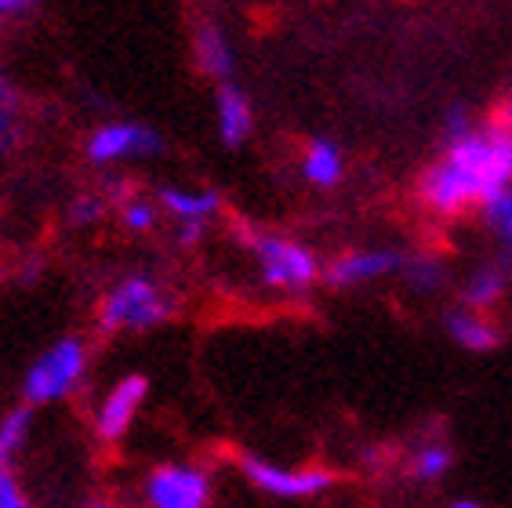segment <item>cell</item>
Listing matches in <instances>:
<instances>
[{
	"label": "cell",
	"instance_id": "1",
	"mask_svg": "<svg viewBox=\"0 0 512 508\" xmlns=\"http://www.w3.org/2000/svg\"><path fill=\"white\" fill-rule=\"evenodd\" d=\"M512 189V131L498 120L476 124L469 135L444 142V153L425 167L418 196L440 218L480 215L494 196Z\"/></svg>",
	"mask_w": 512,
	"mask_h": 508
},
{
	"label": "cell",
	"instance_id": "2",
	"mask_svg": "<svg viewBox=\"0 0 512 508\" xmlns=\"http://www.w3.org/2000/svg\"><path fill=\"white\" fill-rule=\"evenodd\" d=\"M95 316L102 334H142L168 323L175 316V302L153 276L131 273L109 287Z\"/></svg>",
	"mask_w": 512,
	"mask_h": 508
},
{
	"label": "cell",
	"instance_id": "3",
	"mask_svg": "<svg viewBox=\"0 0 512 508\" xmlns=\"http://www.w3.org/2000/svg\"><path fill=\"white\" fill-rule=\"evenodd\" d=\"M88 371V342L77 334H66L55 345L40 352L22 378V403L26 407H48L77 392Z\"/></svg>",
	"mask_w": 512,
	"mask_h": 508
},
{
	"label": "cell",
	"instance_id": "4",
	"mask_svg": "<svg viewBox=\"0 0 512 508\" xmlns=\"http://www.w3.org/2000/svg\"><path fill=\"white\" fill-rule=\"evenodd\" d=\"M244 240H247V247H251V258H255V265H258L262 284L273 287V291H309V287L324 276L320 258H316L306 244L291 240V236L247 229Z\"/></svg>",
	"mask_w": 512,
	"mask_h": 508
},
{
	"label": "cell",
	"instance_id": "5",
	"mask_svg": "<svg viewBox=\"0 0 512 508\" xmlns=\"http://www.w3.org/2000/svg\"><path fill=\"white\" fill-rule=\"evenodd\" d=\"M237 469L247 479V487H255L258 494H266L273 501L324 498L338 483V472L327 465H276V461L258 458V454H240Z\"/></svg>",
	"mask_w": 512,
	"mask_h": 508
},
{
	"label": "cell",
	"instance_id": "6",
	"mask_svg": "<svg viewBox=\"0 0 512 508\" xmlns=\"http://www.w3.org/2000/svg\"><path fill=\"white\" fill-rule=\"evenodd\" d=\"M211 501H215V479L197 461H164L142 479L146 508H211Z\"/></svg>",
	"mask_w": 512,
	"mask_h": 508
},
{
	"label": "cell",
	"instance_id": "7",
	"mask_svg": "<svg viewBox=\"0 0 512 508\" xmlns=\"http://www.w3.org/2000/svg\"><path fill=\"white\" fill-rule=\"evenodd\" d=\"M164 149V138L149 124H135V120H109L99 124L84 142V157L95 167L120 164V160H142L157 157Z\"/></svg>",
	"mask_w": 512,
	"mask_h": 508
},
{
	"label": "cell",
	"instance_id": "8",
	"mask_svg": "<svg viewBox=\"0 0 512 508\" xmlns=\"http://www.w3.org/2000/svg\"><path fill=\"white\" fill-rule=\"evenodd\" d=\"M149 396V378L146 374H124L120 381L109 385V392L102 396L99 411H95V432L102 443H120L135 425L138 411Z\"/></svg>",
	"mask_w": 512,
	"mask_h": 508
},
{
	"label": "cell",
	"instance_id": "9",
	"mask_svg": "<svg viewBox=\"0 0 512 508\" xmlns=\"http://www.w3.org/2000/svg\"><path fill=\"white\" fill-rule=\"evenodd\" d=\"M407 254L400 247H356V251L338 254L324 269V280L331 287H360L371 280H385L404 269Z\"/></svg>",
	"mask_w": 512,
	"mask_h": 508
},
{
	"label": "cell",
	"instance_id": "10",
	"mask_svg": "<svg viewBox=\"0 0 512 508\" xmlns=\"http://www.w3.org/2000/svg\"><path fill=\"white\" fill-rule=\"evenodd\" d=\"M193 55H197V69L207 80L233 84L237 55H233V40L226 37V30L218 22H200L197 33H193Z\"/></svg>",
	"mask_w": 512,
	"mask_h": 508
},
{
	"label": "cell",
	"instance_id": "11",
	"mask_svg": "<svg viewBox=\"0 0 512 508\" xmlns=\"http://www.w3.org/2000/svg\"><path fill=\"white\" fill-rule=\"evenodd\" d=\"M215 127H218L222 146H229V149L247 146V138H251V131H255V109H251V98H247L237 84H218Z\"/></svg>",
	"mask_w": 512,
	"mask_h": 508
},
{
	"label": "cell",
	"instance_id": "12",
	"mask_svg": "<svg viewBox=\"0 0 512 508\" xmlns=\"http://www.w3.org/2000/svg\"><path fill=\"white\" fill-rule=\"evenodd\" d=\"M444 327H447V338L465 352H494L505 342L502 327H498L491 316L473 313V309H465V305L447 313Z\"/></svg>",
	"mask_w": 512,
	"mask_h": 508
},
{
	"label": "cell",
	"instance_id": "13",
	"mask_svg": "<svg viewBox=\"0 0 512 508\" xmlns=\"http://www.w3.org/2000/svg\"><path fill=\"white\" fill-rule=\"evenodd\" d=\"M157 207L175 222H207L211 215H218L222 196L207 186H164L157 193Z\"/></svg>",
	"mask_w": 512,
	"mask_h": 508
},
{
	"label": "cell",
	"instance_id": "14",
	"mask_svg": "<svg viewBox=\"0 0 512 508\" xmlns=\"http://www.w3.org/2000/svg\"><path fill=\"white\" fill-rule=\"evenodd\" d=\"M509 280H512V273L502 262L480 265V269L462 284V305L473 309V313H491L494 305L505 298V291H509Z\"/></svg>",
	"mask_w": 512,
	"mask_h": 508
},
{
	"label": "cell",
	"instance_id": "15",
	"mask_svg": "<svg viewBox=\"0 0 512 508\" xmlns=\"http://www.w3.org/2000/svg\"><path fill=\"white\" fill-rule=\"evenodd\" d=\"M451 469H454V450L444 440L422 443L407 458V479H411L414 487H436V483H444L451 476Z\"/></svg>",
	"mask_w": 512,
	"mask_h": 508
},
{
	"label": "cell",
	"instance_id": "16",
	"mask_svg": "<svg viewBox=\"0 0 512 508\" xmlns=\"http://www.w3.org/2000/svg\"><path fill=\"white\" fill-rule=\"evenodd\" d=\"M302 175H306V182H313L320 189H335L345 175L342 149L331 138H313L306 153H302Z\"/></svg>",
	"mask_w": 512,
	"mask_h": 508
},
{
	"label": "cell",
	"instance_id": "17",
	"mask_svg": "<svg viewBox=\"0 0 512 508\" xmlns=\"http://www.w3.org/2000/svg\"><path fill=\"white\" fill-rule=\"evenodd\" d=\"M33 432V407H11L0 418V469H15V458L22 454V447L30 443Z\"/></svg>",
	"mask_w": 512,
	"mask_h": 508
},
{
	"label": "cell",
	"instance_id": "18",
	"mask_svg": "<svg viewBox=\"0 0 512 508\" xmlns=\"http://www.w3.org/2000/svg\"><path fill=\"white\" fill-rule=\"evenodd\" d=\"M400 276H404L407 287H411V291H418V294H436L440 287L447 284L444 262H440V258H433V254H407Z\"/></svg>",
	"mask_w": 512,
	"mask_h": 508
},
{
	"label": "cell",
	"instance_id": "19",
	"mask_svg": "<svg viewBox=\"0 0 512 508\" xmlns=\"http://www.w3.org/2000/svg\"><path fill=\"white\" fill-rule=\"evenodd\" d=\"M483 225L491 229V236L502 247V265L512 273V189L502 196H494L491 204L480 211Z\"/></svg>",
	"mask_w": 512,
	"mask_h": 508
},
{
	"label": "cell",
	"instance_id": "20",
	"mask_svg": "<svg viewBox=\"0 0 512 508\" xmlns=\"http://www.w3.org/2000/svg\"><path fill=\"white\" fill-rule=\"evenodd\" d=\"M160 218V207L153 200H142V196H128L120 204V222L128 233H153V225Z\"/></svg>",
	"mask_w": 512,
	"mask_h": 508
},
{
	"label": "cell",
	"instance_id": "21",
	"mask_svg": "<svg viewBox=\"0 0 512 508\" xmlns=\"http://www.w3.org/2000/svg\"><path fill=\"white\" fill-rule=\"evenodd\" d=\"M19 142V98L8 84H0V153Z\"/></svg>",
	"mask_w": 512,
	"mask_h": 508
},
{
	"label": "cell",
	"instance_id": "22",
	"mask_svg": "<svg viewBox=\"0 0 512 508\" xmlns=\"http://www.w3.org/2000/svg\"><path fill=\"white\" fill-rule=\"evenodd\" d=\"M109 215V200L106 196H95V193H80L73 196V204H69V222L73 225H99L102 218Z\"/></svg>",
	"mask_w": 512,
	"mask_h": 508
},
{
	"label": "cell",
	"instance_id": "23",
	"mask_svg": "<svg viewBox=\"0 0 512 508\" xmlns=\"http://www.w3.org/2000/svg\"><path fill=\"white\" fill-rule=\"evenodd\" d=\"M0 508H33L30 494L22 490L15 469H0Z\"/></svg>",
	"mask_w": 512,
	"mask_h": 508
},
{
	"label": "cell",
	"instance_id": "24",
	"mask_svg": "<svg viewBox=\"0 0 512 508\" xmlns=\"http://www.w3.org/2000/svg\"><path fill=\"white\" fill-rule=\"evenodd\" d=\"M473 127H476V124H473V117H469V109L454 106L451 113L444 117V127H440V135H444V142H454V138L469 135Z\"/></svg>",
	"mask_w": 512,
	"mask_h": 508
},
{
	"label": "cell",
	"instance_id": "25",
	"mask_svg": "<svg viewBox=\"0 0 512 508\" xmlns=\"http://www.w3.org/2000/svg\"><path fill=\"white\" fill-rule=\"evenodd\" d=\"M40 0H0V19H15V15H26V11L37 8Z\"/></svg>",
	"mask_w": 512,
	"mask_h": 508
},
{
	"label": "cell",
	"instance_id": "26",
	"mask_svg": "<svg viewBox=\"0 0 512 508\" xmlns=\"http://www.w3.org/2000/svg\"><path fill=\"white\" fill-rule=\"evenodd\" d=\"M207 222H178V244H197L200 236H204Z\"/></svg>",
	"mask_w": 512,
	"mask_h": 508
},
{
	"label": "cell",
	"instance_id": "27",
	"mask_svg": "<svg viewBox=\"0 0 512 508\" xmlns=\"http://www.w3.org/2000/svg\"><path fill=\"white\" fill-rule=\"evenodd\" d=\"M494 120H498V124H505L512 131V95L502 102V109H498V117H494Z\"/></svg>",
	"mask_w": 512,
	"mask_h": 508
},
{
	"label": "cell",
	"instance_id": "28",
	"mask_svg": "<svg viewBox=\"0 0 512 508\" xmlns=\"http://www.w3.org/2000/svg\"><path fill=\"white\" fill-rule=\"evenodd\" d=\"M444 508H487L483 501H476V498H458V501H447Z\"/></svg>",
	"mask_w": 512,
	"mask_h": 508
},
{
	"label": "cell",
	"instance_id": "29",
	"mask_svg": "<svg viewBox=\"0 0 512 508\" xmlns=\"http://www.w3.org/2000/svg\"><path fill=\"white\" fill-rule=\"evenodd\" d=\"M84 508H124V505H117V501H109V498H95V501H88Z\"/></svg>",
	"mask_w": 512,
	"mask_h": 508
},
{
	"label": "cell",
	"instance_id": "30",
	"mask_svg": "<svg viewBox=\"0 0 512 508\" xmlns=\"http://www.w3.org/2000/svg\"><path fill=\"white\" fill-rule=\"evenodd\" d=\"M0 84H4V77H0Z\"/></svg>",
	"mask_w": 512,
	"mask_h": 508
}]
</instances>
